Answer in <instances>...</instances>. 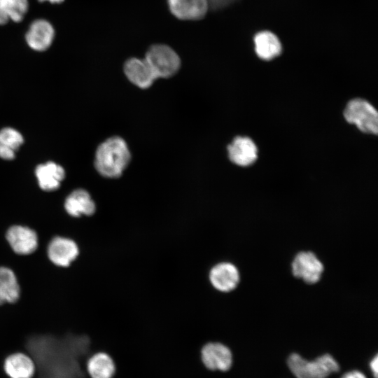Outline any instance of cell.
<instances>
[{
  "instance_id": "cell-3",
  "label": "cell",
  "mask_w": 378,
  "mask_h": 378,
  "mask_svg": "<svg viewBox=\"0 0 378 378\" xmlns=\"http://www.w3.org/2000/svg\"><path fill=\"white\" fill-rule=\"evenodd\" d=\"M344 116L349 123L355 125L361 132L377 134V111L368 101L360 98L351 99L344 108Z\"/></svg>"
},
{
  "instance_id": "cell-12",
  "label": "cell",
  "mask_w": 378,
  "mask_h": 378,
  "mask_svg": "<svg viewBox=\"0 0 378 378\" xmlns=\"http://www.w3.org/2000/svg\"><path fill=\"white\" fill-rule=\"evenodd\" d=\"M54 36L55 29L51 23L44 19H38L30 24L25 39L31 49L44 51L51 46Z\"/></svg>"
},
{
  "instance_id": "cell-15",
  "label": "cell",
  "mask_w": 378,
  "mask_h": 378,
  "mask_svg": "<svg viewBox=\"0 0 378 378\" xmlns=\"http://www.w3.org/2000/svg\"><path fill=\"white\" fill-rule=\"evenodd\" d=\"M124 73L132 84L141 89L149 88L157 79L146 59H127L124 64Z\"/></svg>"
},
{
  "instance_id": "cell-18",
  "label": "cell",
  "mask_w": 378,
  "mask_h": 378,
  "mask_svg": "<svg viewBox=\"0 0 378 378\" xmlns=\"http://www.w3.org/2000/svg\"><path fill=\"white\" fill-rule=\"evenodd\" d=\"M253 41L255 53L261 59L271 60L282 52V46L279 38L271 31H262L257 33Z\"/></svg>"
},
{
  "instance_id": "cell-4",
  "label": "cell",
  "mask_w": 378,
  "mask_h": 378,
  "mask_svg": "<svg viewBox=\"0 0 378 378\" xmlns=\"http://www.w3.org/2000/svg\"><path fill=\"white\" fill-rule=\"evenodd\" d=\"M145 59L157 78H170L176 74L181 66L178 55L166 45L151 46L146 54Z\"/></svg>"
},
{
  "instance_id": "cell-20",
  "label": "cell",
  "mask_w": 378,
  "mask_h": 378,
  "mask_svg": "<svg viewBox=\"0 0 378 378\" xmlns=\"http://www.w3.org/2000/svg\"><path fill=\"white\" fill-rule=\"evenodd\" d=\"M23 142L24 138L20 132L12 127L2 128L0 130V158L13 160Z\"/></svg>"
},
{
  "instance_id": "cell-19",
  "label": "cell",
  "mask_w": 378,
  "mask_h": 378,
  "mask_svg": "<svg viewBox=\"0 0 378 378\" xmlns=\"http://www.w3.org/2000/svg\"><path fill=\"white\" fill-rule=\"evenodd\" d=\"M20 287L15 272L9 267L0 266V305L18 301Z\"/></svg>"
},
{
  "instance_id": "cell-7",
  "label": "cell",
  "mask_w": 378,
  "mask_h": 378,
  "mask_svg": "<svg viewBox=\"0 0 378 378\" xmlns=\"http://www.w3.org/2000/svg\"><path fill=\"white\" fill-rule=\"evenodd\" d=\"M5 238L12 251L20 255L31 254L38 247L36 232L27 225L15 224L10 226Z\"/></svg>"
},
{
  "instance_id": "cell-11",
  "label": "cell",
  "mask_w": 378,
  "mask_h": 378,
  "mask_svg": "<svg viewBox=\"0 0 378 378\" xmlns=\"http://www.w3.org/2000/svg\"><path fill=\"white\" fill-rule=\"evenodd\" d=\"M2 367L8 378H33L36 372L34 358L24 351H15L6 356Z\"/></svg>"
},
{
  "instance_id": "cell-25",
  "label": "cell",
  "mask_w": 378,
  "mask_h": 378,
  "mask_svg": "<svg viewBox=\"0 0 378 378\" xmlns=\"http://www.w3.org/2000/svg\"><path fill=\"white\" fill-rule=\"evenodd\" d=\"M40 2H43V1H48L51 4H60L62 2H63L64 0H38Z\"/></svg>"
},
{
  "instance_id": "cell-16",
  "label": "cell",
  "mask_w": 378,
  "mask_h": 378,
  "mask_svg": "<svg viewBox=\"0 0 378 378\" xmlns=\"http://www.w3.org/2000/svg\"><path fill=\"white\" fill-rule=\"evenodd\" d=\"M85 370L90 378H113L116 372V365L109 354L99 351L87 358Z\"/></svg>"
},
{
  "instance_id": "cell-10",
  "label": "cell",
  "mask_w": 378,
  "mask_h": 378,
  "mask_svg": "<svg viewBox=\"0 0 378 378\" xmlns=\"http://www.w3.org/2000/svg\"><path fill=\"white\" fill-rule=\"evenodd\" d=\"M293 274L308 284H315L321 279L323 265L310 251L298 253L291 264Z\"/></svg>"
},
{
  "instance_id": "cell-23",
  "label": "cell",
  "mask_w": 378,
  "mask_h": 378,
  "mask_svg": "<svg viewBox=\"0 0 378 378\" xmlns=\"http://www.w3.org/2000/svg\"><path fill=\"white\" fill-rule=\"evenodd\" d=\"M341 378H366V377L358 370H352L345 373Z\"/></svg>"
},
{
  "instance_id": "cell-22",
  "label": "cell",
  "mask_w": 378,
  "mask_h": 378,
  "mask_svg": "<svg viewBox=\"0 0 378 378\" xmlns=\"http://www.w3.org/2000/svg\"><path fill=\"white\" fill-rule=\"evenodd\" d=\"M236 0H207L209 6L214 10L220 9L229 6Z\"/></svg>"
},
{
  "instance_id": "cell-17",
  "label": "cell",
  "mask_w": 378,
  "mask_h": 378,
  "mask_svg": "<svg viewBox=\"0 0 378 378\" xmlns=\"http://www.w3.org/2000/svg\"><path fill=\"white\" fill-rule=\"evenodd\" d=\"M172 13L181 20H200L206 13L207 0H167Z\"/></svg>"
},
{
  "instance_id": "cell-1",
  "label": "cell",
  "mask_w": 378,
  "mask_h": 378,
  "mask_svg": "<svg viewBox=\"0 0 378 378\" xmlns=\"http://www.w3.org/2000/svg\"><path fill=\"white\" fill-rule=\"evenodd\" d=\"M131 160V153L125 141L112 136L100 144L95 152L94 167L104 177H120Z\"/></svg>"
},
{
  "instance_id": "cell-5",
  "label": "cell",
  "mask_w": 378,
  "mask_h": 378,
  "mask_svg": "<svg viewBox=\"0 0 378 378\" xmlns=\"http://www.w3.org/2000/svg\"><path fill=\"white\" fill-rule=\"evenodd\" d=\"M207 279L214 290L223 294H229L237 288L240 281V273L233 262L223 260L215 262L210 267Z\"/></svg>"
},
{
  "instance_id": "cell-6",
  "label": "cell",
  "mask_w": 378,
  "mask_h": 378,
  "mask_svg": "<svg viewBox=\"0 0 378 378\" xmlns=\"http://www.w3.org/2000/svg\"><path fill=\"white\" fill-rule=\"evenodd\" d=\"M200 359L205 369L209 371H228L233 363L230 349L219 341L205 342L200 350Z\"/></svg>"
},
{
  "instance_id": "cell-9",
  "label": "cell",
  "mask_w": 378,
  "mask_h": 378,
  "mask_svg": "<svg viewBox=\"0 0 378 378\" xmlns=\"http://www.w3.org/2000/svg\"><path fill=\"white\" fill-rule=\"evenodd\" d=\"M63 206L66 213L73 218L90 217L97 211L92 195L82 188L70 191L64 198Z\"/></svg>"
},
{
  "instance_id": "cell-8",
  "label": "cell",
  "mask_w": 378,
  "mask_h": 378,
  "mask_svg": "<svg viewBox=\"0 0 378 378\" xmlns=\"http://www.w3.org/2000/svg\"><path fill=\"white\" fill-rule=\"evenodd\" d=\"M46 251L49 260L60 267H69L79 255L76 242L71 238L59 235L50 240Z\"/></svg>"
},
{
  "instance_id": "cell-21",
  "label": "cell",
  "mask_w": 378,
  "mask_h": 378,
  "mask_svg": "<svg viewBox=\"0 0 378 378\" xmlns=\"http://www.w3.org/2000/svg\"><path fill=\"white\" fill-rule=\"evenodd\" d=\"M28 8V0H0V24L22 21Z\"/></svg>"
},
{
  "instance_id": "cell-13",
  "label": "cell",
  "mask_w": 378,
  "mask_h": 378,
  "mask_svg": "<svg viewBox=\"0 0 378 378\" xmlns=\"http://www.w3.org/2000/svg\"><path fill=\"white\" fill-rule=\"evenodd\" d=\"M38 186L44 192L57 191L65 178V170L59 164L48 162L38 164L35 169Z\"/></svg>"
},
{
  "instance_id": "cell-2",
  "label": "cell",
  "mask_w": 378,
  "mask_h": 378,
  "mask_svg": "<svg viewBox=\"0 0 378 378\" xmlns=\"http://www.w3.org/2000/svg\"><path fill=\"white\" fill-rule=\"evenodd\" d=\"M287 363L297 378H327L340 370L338 363L328 354L309 361L293 353L288 357Z\"/></svg>"
},
{
  "instance_id": "cell-24",
  "label": "cell",
  "mask_w": 378,
  "mask_h": 378,
  "mask_svg": "<svg viewBox=\"0 0 378 378\" xmlns=\"http://www.w3.org/2000/svg\"><path fill=\"white\" fill-rule=\"evenodd\" d=\"M370 367L372 371L373 375L375 378H377L378 374V357L375 355L370 363Z\"/></svg>"
},
{
  "instance_id": "cell-14",
  "label": "cell",
  "mask_w": 378,
  "mask_h": 378,
  "mask_svg": "<svg viewBox=\"0 0 378 378\" xmlns=\"http://www.w3.org/2000/svg\"><path fill=\"white\" fill-rule=\"evenodd\" d=\"M229 159L234 164L246 167L258 158V148L254 141L247 136H237L227 146Z\"/></svg>"
}]
</instances>
